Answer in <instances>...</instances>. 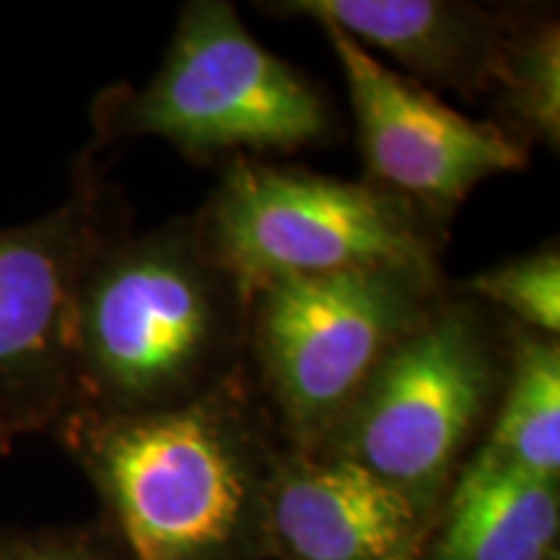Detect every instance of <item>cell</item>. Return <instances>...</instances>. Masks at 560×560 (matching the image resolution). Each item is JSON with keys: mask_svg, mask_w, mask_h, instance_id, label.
<instances>
[{"mask_svg": "<svg viewBox=\"0 0 560 560\" xmlns=\"http://www.w3.org/2000/svg\"><path fill=\"white\" fill-rule=\"evenodd\" d=\"M11 444H13V439L3 429H0V457H3V454L11 450Z\"/></svg>", "mask_w": 560, "mask_h": 560, "instance_id": "cell-16", "label": "cell"}, {"mask_svg": "<svg viewBox=\"0 0 560 560\" xmlns=\"http://www.w3.org/2000/svg\"><path fill=\"white\" fill-rule=\"evenodd\" d=\"M96 140L161 138L195 159L299 151L335 136L330 104L252 37L226 0L182 5L156 75L94 107Z\"/></svg>", "mask_w": 560, "mask_h": 560, "instance_id": "cell-5", "label": "cell"}, {"mask_svg": "<svg viewBox=\"0 0 560 560\" xmlns=\"http://www.w3.org/2000/svg\"><path fill=\"white\" fill-rule=\"evenodd\" d=\"M560 482L467 462L420 560H560Z\"/></svg>", "mask_w": 560, "mask_h": 560, "instance_id": "cell-11", "label": "cell"}, {"mask_svg": "<svg viewBox=\"0 0 560 560\" xmlns=\"http://www.w3.org/2000/svg\"><path fill=\"white\" fill-rule=\"evenodd\" d=\"M247 314V289L198 219L115 231L75 296V410L145 416L202 400L244 371Z\"/></svg>", "mask_w": 560, "mask_h": 560, "instance_id": "cell-2", "label": "cell"}, {"mask_svg": "<svg viewBox=\"0 0 560 560\" xmlns=\"http://www.w3.org/2000/svg\"><path fill=\"white\" fill-rule=\"evenodd\" d=\"M0 560H125L102 520L0 532Z\"/></svg>", "mask_w": 560, "mask_h": 560, "instance_id": "cell-15", "label": "cell"}, {"mask_svg": "<svg viewBox=\"0 0 560 560\" xmlns=\"http://www.w3.org/2000/svg\"><path fill=\"white\" fill-rule=\"evenodd\" d=\"M450 296L405 335L319 450L350 459L436 520L486 436L509 369V327Z\"/></svg>", "mask_w": 560, "mask_h": 560, "instance_id": "cell-4", "label": "cell"}, {"mask_svg": "<svg viewBox=\"0 0 560 560\" xmlns=\"http://www.w3.org/2000/svg\"><path fill=\"white\" fill-rule=\"evenodd\" d=\"M444 296L439 265L418 262L272 280L252 291L244 374L278 439L319 450L389 350Z\"/></svg>", "mask_w": 560, "mask_h": 560, "instance_id": "cell-3", "label": "cell"}, {"mask_svg": "<svg viewBox=\"0 0 560 560\" xmlns=\"http://www.w3.org/2000/svg\"><path fill=\"white\" fill-rule=\"evenodd\" d=\"M198 226L247 293L272 280L369 265H439L441 247V226L371 182L252 156L226 161Z\"/></svg>", "mask_w": 560, "mask_h": 560, "instance_id": "cell-6", "label": "cell"}, {"mask_svg": "<svg viewBox=\"0 0 560 560\" xmlns=\"http://www.w3.org/2000/svg\"><path fill=\"white\" fill-rule=\"evenodd\" d=\"M433 520L355 462L280 446L270 560H420Z\"/></svg>", "mask_w": 560, "mask_h": 560, "instance_id": "cell-9", "label": "cell"}, {"mask_svg": "<svg viewBox=\"0 0 560 560\" xmlns=\"http://www.w3.org/2000/svg\"><path fill=\"white\" fill-rule=\"evenodd\" d=\"M348 83L371 185L441 226L480 182L520 172L529 151L499 122L465 117L384 66L335 26H322Z\"/></svg>", "mask_w": 560, "mask_h": 560, "instance_id": "cell-8", "label": "cell"}, {"mask_svg": "<svg viewBox=\"0 0 560 560\" xmlns=\"http://www.w3.org/2000/svg\"><path fill=\"white\" fill-rule=\"evenodd\" d=\"M490 100L522 145L560 143V26L550 11H509Z\"/></svg>", "mask_w": 560, "mask_h": 560, "instance_id": "cell-13", "label": "cell"}, {"mask_svg": "<svg viewBox=\"0 0 560 560\" xmlns=\"http://www.w3.org/2000/svg\"><path fill=\"white\" fill-rule=\"evenodd\" d=\"M490 470L560 482V342L509 330V369L486 436L467 459Z\"/></svg>", "mask_w": 560, "mask_h": 560, "instance_id": "cell-12", "label": "cell"}, {"mask_svg": "<svg viewBox=\"0 0 560 560\" xmlns=\"http://www.w3.org/2000/svg\"><path fill=\"white\" fill-rule=\"evenodd\" d=\"M462 296H470L488 310L511 314L524 330L550 335L560 332V252L556 244L529 255L511 257L495 268L480 270L457 285Z\"/></svg>", "mask_w": 560, "mask_h": 560, "instance_id": "cell-14", "label": "cell"}, {"mask_svg": "<svg viewBox=\"0 0 560 560\" xmlns=\"http://www.w3.org/2000/svg\"><path fill=\"white\" fill-rule=\"evenodd\" d=\"M120 229L89 159L58 208L0 229V429L13 441L52 433L75 410V296L91 257Z\"/></svg>", "mask_w": 560, "mask_h": 560, "instance_id": "cell-7", "label": "cell"}, {"mask_svg": "<svg viewBox=\"0 0 560 560\" xmlns=\"http://www.w3.org/2000/svg\"><path fill=\"white\" fill-rule=\"evenodd\" d=\"M102 501L125 560H270L283 441L247 374L177 410H73L52 431Z\"/></svg>", "mask_w": 560, "mask_h": 560, "instance_id": "cell-1", "label": "cell"}, {"mask_svg": "<svg viewBox=\"0 0 560 560\" xmlns=\"http://www.w3.org/2000/svg\"><path fill=\"white\" fill-rule=\"evenodd\" d=\"M262 11L335 26L363 50L389 55L416 79L467 100H490L509 26V11L454 0H278Z\"/></svg>", "mask_w": 560, "mask_h": 560, "instance_id": "cell-10", "label": "cell"}]
</instances>
